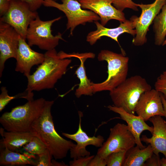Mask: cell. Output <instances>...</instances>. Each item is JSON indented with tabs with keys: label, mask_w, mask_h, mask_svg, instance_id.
I'll use <instances>...</instances> for the list:
<instances>
[{
	"label": "cell",
	"mask_w": 166,
	"mask_h": 166,
	"mask_svg": "<svg viewBox=\"0 0 166 166\" xmlns=\"http://www.w3.org/2000/svg\"><path fill=\"white\" fill-rule=\"evenodd\" d=\"M53 103V101H45L40 115L31 124L30 132L45 144L53 157L61 159L66 157L76 144L63 138L55 130L51 113Z\"/></svg>",
	"instance_id": "cell-1"
},
{
	"label": "cell",
	"mask_w": 166,
	"mask_h": 166,
	"mask_svg": "<svg viewBox=\"0 0 166 166\" xmlns=\"http://www.w3.org/2000/svg\"><path fill=\"white\" fill-rule=\"evenodd\" d=\"M43 62L35 72L27 78L26 91L29 100L34 99L32 91L53 88L66 72L72 60L60 57L55 49L47 51Z\"/></svg>",
	"instance_id": "cell-2"
},
{
	"label": "cell",
	"mask_w": 166,
	"mask_h": 166,
	"mask_svg": "<svg viewBox=\"0 0 166 166\" xmlns=\"http://www.w3.org/2000/svg\"><path fill=\"white\" fill-rule=\"evenodd\" d=\"M45 101L43 98L33 99L13 108L2 115L1 124L7 131L30 132L31 124L40 115Z\"/></svg>",
	"instance_id": "cell-3"
},
{
	"label": "cell",
	"mask_w": 166,
	"mask_h": 166,
	"mask_svg": "<svg viewBox=\"0 0 166 166\" xmlns=\"http://www.w3.org/2000/svg\"><path fill=\"white\" fill-rule=\"evenodd\" d=\"M152 89L146 80L136 75L127 78L112 90L109 95L113 105L134 114L135 106L141 95Z\"/></svg>",
	"instance_id": "cell-4"
},
{
	"label": "cell",
	"mask_w": 166,
	"mask_h": 166,
	"mask_svg": "<svg viewBox=\"0 0 166 166\" xmlns=\"http://www.w3.org/2000/svg\"><path fill=\"white\" fill-rule=\"evenodd\" d=\"M97 59L99 61L107 62L108 75L106 79L102 82H92L93 94L104 91H110L127 78L128 70V57L122 54L103 50L99 53Z\"/></svg>",
	"instance_id": "cell-5"
},
{
	"label": "cell",
	"mask_w": 166,
	"mask_h": 166,
	"mask_svg": "<svg viewBox=\"0 0 166 166\" xmlns=\"http://www.w3.org/2000/svg\"><path fill=\"white\" fill-rule=\"evenodd\" d=\"M61 18L60 16L48 21L42 20L38 16L30 24L28 29L26 39L30 46L36 45L46 51L55 49L60 40H64L60 33L54 36L51 27L55 22Z\"/></svg>",
	"instance_id": "cell-6"
},
{
	"label": "cell",
	"mask_w": 166,
	"mask_h": 166,
	"mask_svg": "<svg viewBox=\"0 0 166 166\" xmlns=\"http://www.w3.org/2000/svg\"><path fill=\"white\" fill-rule=\"evenodd\" d=\"M61 1L62 3H59L54 0H44L43 5L57 8L65 14L67 19L66 28L70 30L71 35H73L74 30L78 25L100 20L99 17L92 11L82 9L78 1Z\"/></svg>",
	"instance_id": "cell-7"
},
{
	"label": "cell",
	"mask_w": 166,
	"mask_h": 166,
	"mask_svg": "<svg viewBox=\"0 0 166 166\" xmlns=\"http://www.w3.org/2000/svg\"><path fill=\"white\" fill-rule=\"evenodd\" d=\"M38 16V13L31 10L26 2L19 0H11L8 10L0 17V22L10 25L22 38L26 40L29 26Z\"/></svg>",
	"instance_id": "cell-8"
},
{
	"label": "cell",
	"mask_w": 166,
	"mask_h": 166,
	"mask_svg": "<svg viewBox=\"0 0 166 166\" xmlns=\"http://www.w3.org/2000/svg\"><path fill=\"white\" fill-rule=\"evenodd\" d=\"M109 137L98 150L97 154L105 159L111 153L127 151L136 144L135 139L127 126L118 123L110 129Z\"/></svg>",
	"instance_id": "cell-9"
},
{
	"label": "cell",
	"mask_w": 166,
	"mask_h": 166,
	"mask_svg": "<svg viewBox=\"0 0 166 166\" xmlns=\"http://www.w3.org/2000/svg\"><path fill=\"white\" fill-rule=\"evenodd\" d=\"M166 3V0H156L150 4H136L142 12L139 17L133 16L131 18L134 21L136 31V36L132 41L135 45L141 46L146 42L149 27Z\"/></svg>",
	"instance_id": "cell-10"
},
{
	"label": "cell",
	"mask_w": 166,
	"mask_h": 166,
	"mask_svg": "<svg viewBox=\"0 0 166 166\" xmlns=\"http://www.w3.org/2000/svg\"><path fill=\"white\" fill-rule=\"evenodd\" d=\"M20 35L10 25L0 22V77L9 59H15Z\"/></svg>",
	"instance_id": "cell-11"
},
{
	"label": "cell",
	"mask_w": 166,
	"mask_h": 166,
	"mask_svg": "<svg viewBox=\"0 0 166 166\" xmlns=\"http://www.w3.org/2000/svg\"><path fill=\"white\" fill-rule=\"evenodd\" d=\"M82 113H79V123L77 131L73 134L65 132L62 135L65 137L73 140L77 143L76 145L69 150L70 157L73 159L78 157L90 155V153L86 148L87 146L92 145L97 147H101L102 145L104 139L103 136L99 135L97 136H89L82 129L81 126Z\"/></svg>",
	"instance_id": "cell-12"
},
{
	"label": "cell",
	"mask_w": 166,
	"mask_h": 166,
	"mask_svg": "<svg viewBox=\"0 0 166 166\" xmlns=\"http://www.w3.org/2000/svg\"><path fill=\"white\" fill-rule=\"evenodd\" d=\"M135 111L145 121L156 116H164L160 93L155 89H151L144 92L140 97Z\"/></svg>",
	"instance_id": "cell-13"
},
{
	"label": "cell",
	"mask_w": 166,
	"mask_h": 166,
	"mask_svg": "<svg viewBox=\"0 0 166 166\" xmlns=\"http://www.w3.org/2000/svg\"><path fill=\"white\" fill-rule=\"evenodd\" d=\"M26 40L20 36L15 58V70L23 73L27 77L30 74L33 66L41 64L43 62L45 54L32 50Z\"/></svg>",
	"instance_id": "cell-14"
},
{
	"label": "cell",
	"mask_w": 166,
	"mask_h": 166,
	"mask_svg": "<svg viewBox=\"0 0 166 166\" xmlns=\"http://www.w3.org/2000/svg\"><path fill=\"white\" fill-rule=\"evenodd\" d=\"M82 8L88 9L100 18L101 23L105 26L110 20L115 19L123 22L126 19L123 11L112 5L113 0H80Z\"/></svg>",
	"instance_id": "cell-15"
},
{
	"label": "cell",
	"mask_w": 166,
	"mask_h": 166,
	"mask_svg": "<svg viewBox=\"0 0 166 166\" xmlns=\"http://www.w3.org/2000/svg\"><path fill=\"white\" fill-rule=\"evenodd\" d=\"M119 26L116 28H109L105 27L98 21L94 22L97 29L90 32L86 37V41L91 45L94 44L102 37H109L118 43V38L121 34L126 33L134 36L136 35V31L134 21L131 18L129 20H126L120 22Z\"/></svg>",
	"instance_id": "cell-16"
},
{
	"label": "cell",
	"mask_w": 166,
	"mask_h": 166,
	"mask_svg": "<svg viewBox=\"0 0 166 166\" xmlns=\"http://www.w3.org/2000/svg\"><path fill=\"white\" fill-rule=\"evenodd\" d=\"M149 121L153 125L152 136L148 138L143 135L140 140L151 146L153 153L159 155L160 153H162L166 159V121L160 116L152 117Z\"/></svg>",
	"instance_id": "cell-17"
},
{
	"label": "cell",
	"mask_w": 166,
	"mask_h": 166,
	"mask_svg": "<svg viewBox=\"0 0 166 166\" xmlns=\"http://www.w3.org/2000/svg\"><path fill=\"white\" fill-rule=\"evenodd\" d=\"M107 108L109 110L120 115V118L127 123L129 130L134 136L136 145L141 149L144 148L145 146L143 145L140 140L141 134L145 130L148 131L152 134L153 131V126H150L147 124L140 116L129 113L122 108L116 107L113 105H109Z\"/></svg>",
	"instance_id": "cell-18"
},
{
	"label": "cell",
	"mask_w": 166,
	"mask_h": 166,
	"mask_svg": "<svg viewBox=\"0 0 166 166\" xmlns=\"http://www.w3.org/2000/svg\"><path fill=\"white\" fill-rule=\"evenodd\" d=\"M60 55L63 58L72 57H76L78 58L81 62L79 66L76 70L75 73L80 81L78 87L75 92V95L76 97L79 98L83 95L92 96L93 94L92 82L88 79L86 75L84 63L88 58H94L95 54L92 53L68 54L61 51Z\"/></svg>",
	"instance_id": "cell-19"
},
{
	"label": "cell",
	"mask_w": 166,
	"mask_h": 166,
	"mask_svg": "<svg viewBox=\"0 0 166 166\" xmlns=\"http://www.w3.org/2000/svg\"><path fill=\"white\" fill-rule=\"evenodd\" d=\"M1 129L0 133L2 139L0 140V149L6 148L17 152L28 143L34 136L30 132H5Z\"/></svg>",
	"instance_id": "cell-20"
},
{
	"label": "cell",
	"mask_w": 166,
	"mask_h": 166,
	"mask_svg": "<svg viewBox=\"0 0 166 166\" xmlns=\"http://www.w3.org/2000/svg\"><path fill=\"white\" fill-rule=\"evenodd\" d=\"M37 156L24 152L22 153L11 151L5 148L0 149V165H36Z\"/></svg>",
	"instance_id": "cell-21"
},
{
	"label": "cell",
	"mask_w": 166,
	"mask_h": 166,
	"mask_svg": "<svg viewBox=\"0 0 166 166\" xmlns=\"http://www.w3.org/2000/svg\"><path fill=\"white\" fill-rule=\"evenodd\" d=\"M153 154L149 144L143 149L134 146L127 151L123 166H144L146 161Z\"/></svg>",
	"instance_id": "cell-22"
},
{
	"label": "cell",
	"mask_w": 166,
	"mask_h": 166,
	"mask_svg": "<svg viewBox=\"0 0 166 166\" xmlns=\"http://www.w3.org/2000/svg\"><path fill=\"white\" fill-rule=\"evenodd\" d=\"M153 22L155 44L157 45H162L166 35V3L155 18Z\"/></svg>",
	"instance_id": "cell-23"
},
{
	"label": "cell",
	"mask_w": 166,
	"mask_h": 166,
	"mask_svg": "<svg viewBox=\"0 0 166 166\" xmlns=\"http://www.w3.org/2000/svg\"><path fill=\"white\" fill-rule=\"evenodd\" d=\"M24 152L38 156L44 152L47 148L37 137L33 136L30 141L23 147Z\"/></svg>",
	"instance_id": "cell-24"
},
{
	"label": "cell",
	"mask_w": 166,
	"mask_h": 166,
	"mask_svg": "<svg viewBox=\"0 0 166 166\" xmlns=\"http://www.w3.org/2000/svg\"><path fill=\"white\" fill-rule=\"evenodd\" d=\"M127 151L120 150L109 154L106 158V166H123Z\"/></svg>",
	"instance_id": "cell-25"
},
{
	"label": "cell",
	"mask_w": 166,
	"mask_h": 166,
	"mask_svg": "<svg viewBox=\"0 0 166 166\" xmlns=\"http://www.w3.org/2000/svg\"><path fill=\"white\" fill-rule=\"evenodd\" d=\"M154 88L163 95L166 100V70L163 71L157 78Z\"/></svg>",
	"instance_id": "cell-26"
},
{
	"label": "cell",
	"mask_w": 166,
	"mask_h": 166,
	"mask_svg": "<svg viewBox=\"0 0 166 166\" xmlns=\"http://www.w3.org/2000/svg\"><path fill=\"white\" fill-rule=\"evenodd\" d=\"M113 6L118 10L123 11L124 9L128 8L138 10L136 4L132 0H113Z\"/></svg>",
	"instance_id": "cell-27"
},
{
	"label": "cell",
	"mask_w": 166,
	"mask_h": 166,
	"mask_svg": "<svg viewBox=\"0 0 166 166\" xmlns=\"http://www.w3.org/2000/svg\"><path fill=\"white\" fill-rule=\"evenodd\" d=\"M53 157L48 149L42 154L37 156L36 166H52V160Z\"/></svg>",
	"instance_id": "cell-28"
},
{
	"label": "cell",
	"mask_w": 166,
	"mask_h": 166,
	"mask_svg": "<svg viewBox=\"0 0 166 166\" xmlns=\"http://www.w3.org/2000/svg\"><path fill=\"white\" fill-rule=\"evenodd\" d=\"M1 93L0 95V111L1 112L5 107L12 100L16 98L17 95L14 96H9L6 87L1 88Z\"/></svg>",
	"instance_id": "cell-29"
},
{
	"label": "cell",
	"mask_w": 166,
	"mask_h": 166,
	"mask_svg": "<svg viewBox=\"0 0 166 166\" xmlns=\"http://www.w3.org/2000/svg\"><path fill=\"white\" fill-rule=\"evenodd\" d=\"M94 155H89L81 156L73 159L69 162L70 166H88L90 161L94 157Z\"/></svg>",
	"instance_id": "cell-30"
},
{
	"label": "cell",
	"mask_w": 166,
	"mask_h": 166,
	"mask_svg": "<svg viewBox=\"0 0 166 166\" xmlns=\"http://www.w3.org/2000/svg\"><path fill=\"white\" fill-rule=\"evenodd\" d=\"M27 3L31 10L33 11H37L43 5L44 0H19Z\"/></svg>",
	"instance_id": "cell-31"
},
{
	"label": "cell",
	"mask_w": 166,
	"mask_h": 166,
	"mask_svg": "<svg viewBox=\"0 0 166 166\" xmlns=\"http://www.w3.org/2000/svg\"><path fill=\"white\" fill-rule=\"evenodd\" d=\"M106 165V158H103L97 154L90 161L88 166H105Z\"/></svg>",
	"instance_id": "cell-32"
},
{
	"label": "cell",
	"mask_w": 166,
	"mask_h": 166,
	"mask_svg": "<svg viewBox=\"0 0 166 166\" xmlns=\"http://www.w3.org/2000/svg\"><path fill=\"white\" fill-rule=\"evenodd\" d=\"M159 155L153 153L145 162L144 166H160Z\"/></svg>",
	"instance_id": "cell-33"
},
{
	"label": "cell",
	"mask_w": 166,
	"mask_h": 166,
	"mask_svg": "<svg viewBox=\"0 0 166 166\" xmlns=\"http://www.w3.org/2000/svg\"><path fill=\"white\" fill-rule=\"evenodd\" d=\"M11 0H0V16L2 17L8 10Z\"/></svg>",
	"instance_id": "cell-34"
},
{
	"label": "cell",
	"mask_w": 166,
	"mask_h": 166,
	"mask_svg": "<svg viewBox=\"0 0 166 166\" xmlns=\"http://www.w3.org/2000/svg\"><path fill=\"white\" fill-rule=\"evenodd\" d=\"M162 103L163 105L164 111V116L166 117V100L163 95L160 93Z\"/></svg>",
	"instance_id": "cell-35"
},
{
	"label": "cell",
	"mask_w": 166,
	"mask_h": 166,
	"mask_svg": "<svg viewBox=\"0 0 166 166\" xmlns=\"http://www.w3.org/2000/svg\"><path fill=\"white\" fill-rule=\"evenodd\" d=\"M52 166H65L66 165L64 162H59L54 160H52Z\"/></svg>",
	"instance_id": "cell-36"
},
{
	"label": "cell",
	"mask_w": 166,
	"mask_h": 166,
	"mask_svg": "<svg viewBox=\"0 0 166 166\" xmlns=\"http://www.w3.org/2000/svg\"><path fill=\"white\" fill-rule=\"evenodd\" d=\"M160 163L161 166H166V159L165 157L160 159Z\"/></svg>",
	"instance_id": "cell-37"
},
{
	"label": "cell",
	"mask_w": 166,
	"mask_h": 166,
	"mask_svg": "<svg viewBox=\"0 0 166 166\" xmlns=\"http://www.w3.org/2000/svg\"><path fill=\"white\" fill-rule=\"evenodd\" d=\"M165 45H166V39L164 40V42L163 43L162 45L163 46Z\"/></svg>",
	"instance_id": "cell-38"
},
{
	"label": "cell",
	"mask_w": 166,
	"mask_h": 166,
	"mask_svg": "<svg viewBox=\"0 0 166 166\" xmlns=\"http://www.w3.org/2000/svg\"><path fill=\"white\" fill-rule=\"evenodd\" d=\"M54 0L56 1L57 0ZM76 0V1H79L80 0Z\"/></svg>",
	"instance_id": "cell-39"
}]
</instances>
